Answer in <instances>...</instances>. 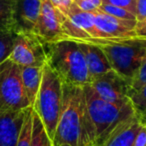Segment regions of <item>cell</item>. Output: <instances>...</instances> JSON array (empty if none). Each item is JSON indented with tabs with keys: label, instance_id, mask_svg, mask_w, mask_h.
<instances>
[{
	"label": "cell",
	"instance_id": "obj_1",
	"mask_svg": "<svg viewBox=\"0 0 146 146\" xmlns=\"http://www.w3.org/2000/svg\"><path fill=\"white\" fill-rule=\"evenodd\" d=\"M53 144L54 146L95 144V130L82 86L63 83L62 105Z\"/></svg>",
	"mask_w": 146,
	"mask_h": 146
},
{
	"label": "cell",
	"instance_id": "obj_2",
	"mask_svg": "<svg viewBox=\"0 0 146 146\" xmlns=\"http://www.w3.org/2000/svg\"><path fill=\"white\" fill-rule=\"evenodd\" d=\"M46 63L59 76L62 83L75 86H85L90 83L86 61L79 44L64 39L52 43H44Z\"/></svg>",
	"mask_w": 146,
	"mask_h": 146
},
{
	"label": "cell",
	"instance_id": "obj_3",
	"mask_svg": "<svg viewBox=\"0 0 146 146\" xmlns=\"http://www.w3.org/2000/svg\"><path fill=\"white\" fill-rule=\"evenodd\" d=\"M87 107L95 130V145L102 146L110 134L136 114L132 102L124 105L109 103L96 94L87 84L83 86Z\"/></svg>",
	"mask_w": 146,
	"mask_h": 146
},
{
	"label": "cell",
	"instance_id": "obj_4",
	"mask_svg": "<svg viewBox=\"0 0 146 146\" xmlns=\"http://www.w3.org/2000/svg\"><path fill=\"white\" fill-rule=\"evenodd\" d=\"M63 83L47 63L43 65L42 79L33 111L39 116L49 137L54 139L62 105Z\"/></svg>",
	"mask_w": 146,
	"mask_h": 146
},
{
	"label": "cell",
	"instance_id": "obj_5",
	"mask_svg": "<svg viewBox=\"0 0 146 146\" xmlns=\"http://www.w3.org/2000/svg\"><path fill=\"white\" fill-rule=\"evenodd\" d=\"M112 69L131 82L146 53V37L125 38L102 45Z\"/></svg>",
	"mask_w": 146,
	"mask_h": 146
},
{
	"label": "cell",
	"instance_id": "obj_6",
	"mask_svg": "<svg viewBox=\"0 0 146 146\" xmlns=\"http://www.w3.org/2000/svg\"><path fill=\"white\" fill-rule=\"evenodd\" d=\"M0 105L17 110L31 107L23 87L21 66L9 58L0 63Z\"/></svg>",
	"mask_w": 146,
	"mask_h": 146
},
{
	"label": "cell",
	"instance_id": "obj_7",
	"mask_svg": "<svg viewBox=\"0 0 146 146\" xmlns=\"http://www.w3.org/2000/svg\"><path fill=\"white\" fill-rule=\"evenodd\" d=\"M89 85L100 98L109 103L124 105L131 102L130 82L113 69L91 78Z\"/></svg>",
	"mask_w": 146,
	"mask_h": 146
},
{
	"label": "cell",
	"instance_id": "obj_8",
	"mask_svg": "<svg viewBox=\"0 0 146 146\" xmlns=\"http://www.w3.org/2000/svg\"><path fill=\"white\" fill-rule=\"evenodd\" d=\"M9 59L24 66H43L46 63L45 45L34 33H16Z\"/></svg>",
	"mask_w": 146,
	"mask_h": 146
},
{
	"label": "cell",
	"instance_id": "obj_9",
	"mask_svg": "<svg viewBox=\"0 0 146 146\" xmlns=\"http://www.w3.org/2000/svg\"><path fill=\"white\" fill-rule=\"evenodd\" d=\"M63 14L52 4L50 0H42L40 14L37 20L34 33L43 43H52L64 40L62 30Z\"/></svg>",
	"mask_w": 146,
	"mask_h": 146
},
{
	"label": "cell",
	"instance_id": "obj_10",
	"mask_svg": "<svg viewBox=\"0 0 146 146\" xmlns=\"http://www.w3.org/2000/svg\"><path fill=\"white\" fill-rule=\"evenodd\" d=\"M26 109L17 110L0 105V146H16Z\"/></svg>",
	"mask_w": 146,
	"mask_h": 146
},
{
	"label": "cell",
	"instance_id": "obj_11",
	"mask_svg": "<svg viewBox=\"0 0 146 146\" xmlns=\"http://www.w3.org/2000/svg\"><path fill=\"white\" fill-rule=\"evenodd\" d=\"M98 28L108 38H133L137 37L135 27L137 20L117 18L97 9L93 12Z\"/></svg>",
	"mask_w": 146,
	"mask_h": 146
},
{
	"label": "cell",
	"instance_id": "obj_12",
	"mask_svg": "<svg viewBox=\"0 0 146 146\" xmlns=\"http://www.w3.org/2000/svg\"><path fill=\"white\" fill-rule=\"evenodd\" d=\"M42 0H16L15 33H33L41 9Z\"/></svg>",
	"mask_w": 146,
	"mask_h": 146
},
{
	"label": "cell",
	"instance_id": "obj_13",
	"mask_svg": "<svg viewBox=\"0 0 146 146\" xmlns=\"http://www.w3.org/2000/svg\"><path fill=\"white\" fill-rule=\"evenodd\" d=\"M142 124L140 118L135 114L127 121L120 124L102 146H132Z\"/></svg>",
	"mask_w": 146,
	"mask_h": 146
},
{
	"label": "cell",
	"instance_id": "obj_14",
	"mask_svg": "<svg viewBox=\"0 0 146 146\" xmlns=\"http://www.w3.org/2000/svg\"><path fill=\"white\" fill-rule=\"evenodd\" d=\"M78 44L83 52L88 72L91 78L112 70L109 60L101 47L87 43H78Z\"/></svg>",
	"mask_w": 146,
	"mask_h": 146
},
{
	"label": "cell",
	"instance_id": "obj_15",
	"mask_svg": "<svg viewBox=\"0 0 146 146\" xmlns=\"http://www.w3.org/2000/svg\"><path fill=\"white\" fill-rule=\"evenodd\" d=\"M43 66H24L21 67V76L24 91L30 102L31 107L34 104L37 93L40 88L42 79Z\"/></svg>",
	"mask_w": 146,
	"mask_h": 146
},
{
	"label": "cell",
	"instance_id": "obj_16",
	"mask_svg": "<svg viewBox=\"0 0 146 146\" xmlns=\"http://www.w3.org/2000/svg\"><path fill=\"white\" fill-rule=\"evenodd\" d=\"M15 4L16 0H0V28L15 32Z\"/></svg>",
	"mask_w": 146,
	"mask_h": 146
},
{
	"label": "cell",
	"instance_id": "obj_17",
	"mask_svg": "<svg viewBox=\"0 0 146 146\" xmlns=\"http://www.w3.org/2000/svg\"><path fill=\"white\" fill-rule=\"evenodd\" d=\"M31 146H54L52 139L47 134L41 119L34 111H33V131Z\"/></svg>",
	"mask_w": 146,
	"mask_h": 146
},
{
	"label": "cell",
	"instance_id": "obj_18",
	"mask_svg": "<svg viewBox=\"0 0 146 146\" xmlns=\"http://www.w3.org/2000/svg\"><path fill=\"white\" fill-rule=\"evenodd\" d=\"M32 131H33V109L28 107L25 114L23 125L21 128L20 135L16 146H31L32 142Z\"/></svg>",
	"mask_w": 146,
	"mask_h": 146
},
{
	"label": "cell",
	"instance_id": "obj_19",
	"mask_svg": "<svg viewBox=\"0 0 146 146\" xmlns=\"http://www.w3.org/2000/svg\"><path fill=\"white\" fill-rule=\"evenodd\" d=\"M16 33L11 30L0 28V63L9 58L13 49Z\"/></svg>",
	"mask_w": 146,
	"mask_h": 146
},
{
	"label": "cell",
	"instance_id": "obj_20",
	"mask_svg": "<svg viewBox=\"0 0 146 146\" xmlns=\"http://www.w3.org/2000/svg\"><path fill=\"white\" fill-rule=\"evenodd\" d=\"M136 114L140 118L142 123L146 121V84L138 91L134 92L130 97Z\"/></svg>",
	"mask_w": 146,
	"mask_h": 146
},
{
	"label": "cell",
	"instance_id": "obj_21",
	"mask_svg": "<svg viewBox=\"0 0 146 146\" xmlns=\"http://www.w3.org/2000/svg\"><path fill=\"white\" fill-rule=\"evenodd\" d=\"M99 10L103 11V12L107 13V14H109V15H112V16L117 17V18L127 19V20H137L136 16L133 13L128 11L127 9L115 6V5L107 4V3L102 2L101 6L99 7Z\"/></svg>",
	"mask_w": 146,
	"mask_h": 146
},
{
	"label": "cell",
	"instance_id": "obj_22",
	"mask_svg": "<svg viewBox=\"0 0 146 146\" xmlns=\"http://www.w3.org/2000/svg\"><path fill=\"white\" fill-rule=\"evenodd\" d=\"M146 84V53L145 56L143 58L141 65H140L139 69L136 72L135 76L130 82V87H131V95L134 92L138 91L141 87H143ZM131 97V96H130Z\"/></svg>",
	"mask_w": 146,
	"mask_h": 146
},
{
	"label": "cell",
	"instance_id": "obj_23",
	"mask_svg": "<svg viewBox=\"0 0 146 146\" xmlns=\"http://www.w3.org/2000/svg\"><path fill=\"white\" fill-rule=\"evenodd\" d=\"M74 2L82 10L88 11V12H94L97 9H99L103 0H75Z\"/></svg>",
	"mask_w": 146,
	"mask_h": 146
},
{
	"label": "cell",
	"instance_id": "obj_24",
	"mask_svg": "<svg viewBox=\"0 0 146 146\" xmlns=\"http://www.w3.org/2000/svg\"><path fill=\"white\" fill-rule=\"evenodd\" d=\"M103 3L125 8L136 16V0H103Z\"/></svg>",
	"mask_w": 146,
	"mask_h": 146
},
{
	"label": "cell",
	"instance_id": "obj_25",
	"mask_svg": "<svg viewBox=\"0 0 146 146\" xmlns=\"http://www.w3.org/2000/svg\"><path fill=\"white\" fill-rule=\"evenodd\" d=\"M50 1L64 15L68 14L69 8H70L71 4L74 2V0H50Z\"/></svg>",
	"mask_w": 146,
	"mask_h": 146
},
{
	"label": "cell",
	"instance_id": "obj_26",
	"mask_svg": "<svg viewBox=\"0 0 146 146\" xmlns=\"http://www.w3.org/2000/svg\"><path fill=\"white\" fill-rule=\"evenodd\" d=\"M132 146H146V124H142Z\"/></svg>",
	"mask_w": 146,
	"mask_h": 146
},
{
	"label": "cell",
	"instance_id": "obj_27",
	"mask_svg": "<svg viewBox=\"0 0 146 146\" xmlns=\"http://www.w3.org/2000/svg\"><path fill=\"white\" fill-rule=\"evenodd\" d=\"M146 18V0H136V19L141 21Z\"/></svg>",
	"mask_w": 146,
	"mask_h": 146
},
{
	"label": "cell",
	"instance_id": "obj_28",
	"mask_svg": "<svg viewBox=\"0 0 146 146\" xmlns=\"http://www.w3.org/2000/svg\"><path fill=\"white\" fill-rule=\"evenodd\" d=\"M136 35L139 37H146V18L141 21H137L135 27Z\"/></svg>",
	"mask_w": 146,
	"mask_h": 146
},
{
	"label": "cell",
	"instance_id": "obj_29",
	"mask_svg": "<svg viewBox=\"0 0 146 146\" xmlns=\"http://www.w3.org/2000/svg\"><path fill=\"white\" fill-rule=\"evenodd\" d=\"M58 146H69V145H65V144H63V145H58ZM87 146H96L95 144H90V145H87Z\"/></svg>",
	"mask_w": 146,
	"mask_h": 146
},
{
	"label": "cell",
	"instance_id": "obj_30",
	"mask_svg": "<svg viewBox=\"0 0 146 146\" xmlns=\"http://www.w3.org/2000/svg\"><path fill=\"white\" fill-rule=\"evenodd\" d=\"M144 124H146V121H145V123H144Z\"/></svg>",
	"mask_w": 146,
	"mask_h": 146
},
{
	"label": "cell",
	"instance_id": "obj_31",
	"mask_svg": "<svg viewBox=\"0 0 146 146\" xmlns=\"http://www.w3.org/2000/svg\"><path fill=\"white\" fill-rule=\"evenodd\" d=\"M74 1H75V0H74Z\"/></svg>",
	"mask_w": 146,
	"mask_h": 146
}]
</instances>
